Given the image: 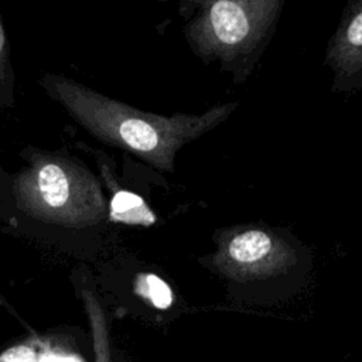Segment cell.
Wrapping results in <instances>:
<instances>
[{"label":"cell","mask_w":362,"mask_h":362,"mask_svg":"<svg viewBox=\"0 0 362 362\" xmlns=\"http://www.w3.org/2000/svg\"><path fill=\"white\" fill-rule=\"evenodd\" d=\"M20 160L11 173L0 167V221L14 233L93 256L109 219L99 178L66 148L27 147Z\"/></svg>","instance_id":"1"},{"label":"cell","mask_w":362,"mask_h":362,"mask_svg":"<svg viewBox=\"0 0 362 362\" xmlns=\"http://www.w3.org/2000/svg\"><path fill=\"white\" fill-rule=\"evenodd\" d=\"M40 85L92 137L168 173L174 171L175 156L185 144L223 123L238 106L228 102L202 113L164 116L107 98L62 75L45 74Z\"/></svg>","instance_id":"2"},{"label":"cell","mask_w":362,"mask_h":362,"mask_svg":"<svg viewBox=\"0 0 362 362\" xmlns=\"http://www.w3.org/2000/svg\"><path fill=\"white\" fill-rule=\"evenodd\" d=\"M187 24V37L205 59L232 64L263 45L280 14V0L198 1Z\"/></svg>","instance_id":"3"},{"label":"cell","mask_w":362,"mask_h":362,"mask_svg":"<svg viewBox=\"0 0 362 362\" xmlns=\"http://www.w3.org/2000/svg\"><path fill=\"white\" fill-rule=\"evenodd\" d=\"M212 263L230 277H269L296 263L291 246L267 229L242 228L222 233Z\"/></svg>","instance_id":"4"},{"label":"cell","mask_w":362,"mask_h":362,"mask_svg":"<svg viewBox=\"0 0 362 362\" xmlns=\"http://www.w3.org/2000/svg\"><path fill=\"white\" fill-rule=\"evenodd\" d=\"M327 61L341 79L362 75V1L351 3L329 42Z\"/></svg>","instance_id":"5"},{"label":"cell","mask_w":362,"mask_h":362,"mask_svg":"<svg viewBox=\"0 0 362 362\" xmlns=\"http://www.w3.org/2000/svg\"><path fill=\"white\" fill-rule=\"evenodd\" d=\"M109 205V219L130 225H151L154 214L147 208L144 201L126 189L112 192Z\"/></svg>","instance_id":"6"},{"label":"cell","mask_w":362,"mask_h":362,"mask_svg":"<svg viewBox=\"0 0 362 362\" xmlns=\"http://www.w3.org/2000/svg\"><path fill=\"white\" fill-rule=\"evenodd\" d=\"M14 72L10 59V45L0 20V106H14Z\"/></svg>","instance_id":"7"},{"label":"cell","mask_w":362,"mask_h":362,"mask_svg":"<svg viewBox=\"0 0 362 362\" xmlns=\"http://www.w3.org/2000/svg\"><path fill=\"white\" fill-rule=\"evenodd\" d=\"M137 291L147 297L157 308H167L173 301L170 287L154 274H141L137 281Z\"/></svg>","instance_id":"8"},{"label":"cell","mask_w":362,"mask_h":362,"mask_svg":"<svg viewBox=\"0 0 362 362\" xmlns=\"http://www.w3.org/2000/svg\"><path fill=\"white\" fill-rule=\"evenodd\" d=\"M0 362H35V355L28 346H13L1 354Z\"/></svg>","instance_id":"9"},{"label":"cell","mask_w":362,"mask_h":362,"mask_svg":"<svg viewBox=\"0 0 362 362\" xmlns=\"http://www.w3.org/2000/svg\"><path fill=\"white\" fill-rule=\"evenodd\" d=\"M40 362H78L72 358H65V356H54V355H49V356H45L42 358Z\"/></svg>","instance_id":"10"}]
</instances>
